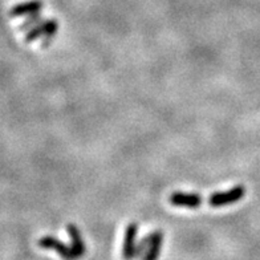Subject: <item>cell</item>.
Masks as SVG:
<instances>
[{"mask_svg": "<svg viewBox=\"0 0 260 260\" xmlns=\"http://www.w3.org/2000/svg\"><path fill=\"white\" fill-rule=\"evenodd\" d=\"M246 195V187L242 185L234 186L227 191H216L209 197V205L212 207H222L239 202Z\"/></svg>", "mask_w": 260, "mask_h": 260, "instance_id": "1", "label": "cell"}, {"mask_svg": "<svg viewBox=\"0 0 260 260\" xmlns=\"http://www.w3.org/2000/svg\"><path fill=\"white\" fill-rule=\"evenodd\" d=\"M39 247L41 248H45V250H53L55 252H57L62 259L65 260H77L79 257L76 256L75 251H73L72 246H67L65 243H62L61 240L55 238V236L47 235L40 238L38 242Z\"/></svg>", "mask_w": 260, "mask_h": 260, "instance_id": "2", "label": "cell"}, {"mask_svg": "<svg viewBox=\"0 0 260 260\" xmlns=\"http://www.w3.org/2000/svg\"><path fill=\"white\" fill-rule=\"evenodd\" d=\"M169 202L175 207H187V209H198L202 206L203 198L197 192L175 191L169 197Z\"/></svg>", "mask_w": 260, "mask_h": 260, "instance_id": "3", "label": "cell"}, {"mask_svg": "<svg viewBox=\"0 0 260 260\" xmlns=\"http://www.w3.org/2000/svg\"><path fill=\"white\" fill-rule=\"evenodd\" d=\"M138 234L137 223H129L125 229V235H123V246H122V257L123 260L136 259V239Z\"/></svg>", "mask_w": 260, "mask_h": 260, "instance_id": "4", "label": "cell"}, {"mask_svg": "<svg viewBox=\"0 0 260 260\" xmlns=\"http://www.w3.org/2000/svg\"><path fill=\"white\" fill-rule=\"evenodd\" d=\"M44 3L41 0H28L24 3L15 4L14 7L10 10V16L12 17H21V16H29L36 12H40Z\"/></svg>", "mask_w": 260, "mask_h": 260, "instance_id": "5", "label": "cell"}, {"mask_svg": "<svg viewBox=\"0 0 260 260\" xmlns=\"http://www.w3.org/2000/svg\"><path fill=\"white\" fill-rule=\"evenodd\" d=\"M67 230H68V235L71 238V246H72L73 251H75L76 256L81 257L84 253H85L86 247L82 242V238H81V233H80L79 227L76 226V224H68L67 226Z\"/></svg>", "mask_w": 260, "mask_h": 260, "instance_id": "6", "label": "cell"}, {"mask_svg": "<svg viewBox=\"0 0 260 260\" xmlns=\"http://www.w3.org/2000/svg\"><path fill=\"white\" fill-rule=\"evenodd\" d=\"M56 19H48V20H43L41 23H39L36 27H34L32 29L27 32L25 35V43H32V41H36L38 39L44 38V35L49 31V28L52 27V24L55 23Z\"/></svg>", "mask_w": 260, "mask_h": 260, "instance_id": "7", "label": "cell"}, {"mask_svg": "<svg viewBox=\"0 0 260 260\" xmlns=\"http://www.w3.org/2000/svg\"><path fill=\"white\" fill-rule=\"evenodd\" d=\"M162 243H164V234H162L161 230H155L154 240L150 244L149 250L145 253V256L142 257V260H158V257L161 255Z\"/></svg>", "mask_w": 260, "mask_h": 260, "instance_id": "8", "label": "cell"}, {"mask_svg": "<svg viewBox=\"0 0 260 260\" xmlns=\"http://www.w3.org/2000/svg\"><path fill=\"white\" fill-rule=\"evenodd\" d=\"M154 238H155V231H153V233L145 235L144 238L138 242L137 247H136V259L145 256V253L147 252V250H149L150 244L153 243Z\"/></svg>", "mask_w": 260, "mask_h": 260, "instance_id": "9", "label": "cell"}, {"mask_svg": "<svg viewBox=\"0 0 260 260\" xmlns=\"http://www.w3.org/2000/svg\"><path fill=\"white\" fill-rule=\"evenodd\" d=\"M43 20H44V19H43V15H41L40 12H36V14L34 15H29V16H28L27 19H25V20L19 25L17 29H19L20 32H28L34 27H36V25H38L39 23H41Z\"/></svg>", "mask_w": 260, "mask_h": 260, "instance_id": "10", "label": "cell"}, {"mask_svg": "<svg viewBox=\"0 0 260 260\" xmlns=\"http://www.w3.org/2000/svg\"><path fill=\"white\" fill-rule=\"evenodd\" d=\"M57 29H58V21L55 20V23H53L52 27L49 28V31L44 35V38H43V40H41V48H48L52 41H53V39H55L56 34H57Z\"/></svg>", "mask_w": 260, "mask_h": 260, "instance_id": "11", "label": "cell"}]
</instances>
